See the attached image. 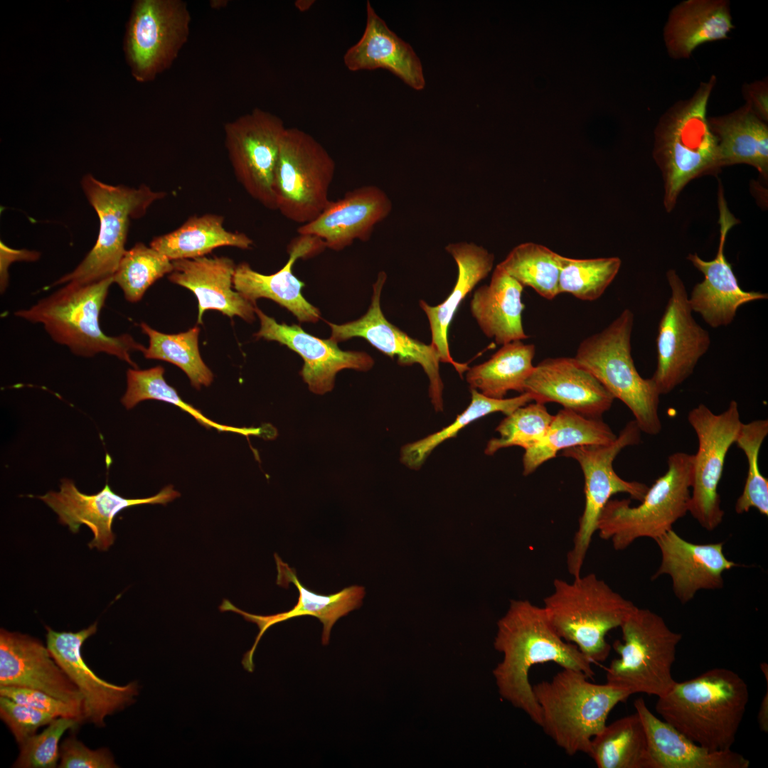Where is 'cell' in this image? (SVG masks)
Masks as SVG:
<instances>
[{
  "instance_id": "cell-1",
  "label": "cell",
  "mask_w": 768,
  "mask_h": 768,
  "mask_svg": "<svg viewBox=\"0 0 768 768\" xmlns=\"http://www.w3.org/2000/svg\"><path fill=\"white\" fill-rule=\"evenodd\" d=\"M494 648L503 658L493 671L501 696L540 726V710L528 674L535 664L553 662L592 678V662L573 644L562 639L543 607L528 600H511L497 623Z\"/></svg>"
},
{
  "instance_id": "cell-2",
  "label": "cell",
  "mask_w": 768,
  "mask_h": 768,
  "mask_svg": "<svg viewBox=\"0 0 768 768\" xmlns=\"http://www.w3.org/2000/svg\"><path fill=\"white\" fill-rule=\"evenodd\" d=\"M746 682L714 668L674 683L658 697L656 711L688 738L710 751L731 750L749 702Z\"/></svg>"
},
{
  "instance_id": "cell-3",
  "label": "cell",
  "mask_w": 768,
  "mask_h": 768,
  "mask_svg": "<svg viewBox=\"0 0 768 768\" xmlns=\"http://www.w3.org/2000/svg\"><path fill=\"white\" fill-rule=\"evenodd\" d=\"M113 283V277L86 284L68 282L14 314L31 323L42 324L55 342L67 346L75 355L90 358L104 353L137 368L130 353H144L146 348L129 334L111 336L100 328L101 309Z\"/></svg>"
},
{
  "instance_id": "cell-4",
  "label": "cell",
  "mask_w": 768,
  "mask_h": 768,
  "mask_svg": "<svg viewBox=\"0 0 768 768\" xmlns=\"http://www.w3.org/2000/svg\"><path fill=\"white\" fill-rule=\"evenodd\" d=\"M583 672L562 668L532 686L545 733L565 753L588 754L591 741L607 725L611 710L631 695L607 683L590 682Z\"/></svg>"
},
{
  "instance_id": "cell-5",
  "label": "cell",
  "mask_w": 768,
  "mask_h": 768,
  "mask_svg": "<svg viewBox=\"0 0 768 768\" xmlns=\"http://www.w3.org/2000/svg\"><path fill=\"white\" fill-rule=\"evenodd\" d=\"M553 587L543 607L553 629L592 663L604 661L612 649L607 633L620 627L636 606L594 573L572 582L555 579Z\"/></svg>"
},
{
  "instance_id": "cell-6",
  "label": "cell",
  "mask_w": 768,
  "mask_h": 768,
  "mask_svg": "<svg viewBox=\"0 0 768 768\" xmlns=\"http://www.w3.org/2000/svg\"><path fill=\"white\" fill-rule=\"evenodd\" d=\"M715 84V76L702 82L690 99L676 104L663 116L656 129L654 157L663 175L668 212L688 182L720 168L718 140L707 117Z\"/></svg>"
},
{
  "instance_id": "cell-7",
  "label": "cell",
  "mask_w": 768,
  "mask_h": 768,
  "mask_svg": "<svg viewBox=\"0 0 768 768\" xmlns=\"http://www.w3.org/2000/svg\"><path fill=\"white\" fill-rule=\"evenodd\" d=\"M634 321V313L624 309L602 331L582 341L574 358L628 407L641 432L656 435L662 429L661 395L652 378H642L635 367L631 353Z\"/></svg>"
},
{
  "instance_id": "cell-8",
  "label": "cell",
  "mask_w": 768,
  "mask_h": 768,
  "mask_svg": "<svg viewBox=\"0 0 768 768\" xmlns=\"http://www.w3.org/2000/svg\"><path fill=\"white\" fill-rule=\"evenodd\" d=\"M667 465L639 506H631L629 499H610L603 508L597 532L614 550H625L641 538L655 540L688 513L693 454L675 452L668 456Z\"/></svg>"
},
{
  "instance_id": "cell-9",
  "label": "cell",
  "mask_w": 768,
  "mask_h": 768,
  "mask_svg": "<svg viewBox=\"0 0 768 768\" xmlns=\"http://www.w3.org/2000/svg\"><path fill=\"white\" fill-rule=\"evenodd\" d=\"M619 628L622 641L612 645L619 658L607 668V683L631 695L667 693L676 683L671 668L682 634L672 631L658 614L638 607Z\"/></svg>"
},
{
  "instance_id": "cell-10",
  "label": "cell",
  "mask_w": 768,
  "mask_h": 768,
  "mask_svg": "<svg viewBox=\"0 0 768 768\" xmlns=\"http://www.w3.org/2000/svg\"><path fill=\"white\" fill-rule=\"evenodd\" d=\"M81 186L100 220L97 241L82 261L52 286L73 282L86 284L113 277L126 252L125 243L131 219L142 217L166 193L152 191L146 185L131 188L112 186L88 174Z\"/></svg>"
},
{
  "instance_id": "cell-11",
  "label": "cell",
  "mask_w": 768,
  "mask_h": 768,
  "mask_svg": "<svg viewBox=\"0 0 768 768\" xmlns=\"http://www.w3.org/2000/svg\"><path fill=\"white\" fill-rule=\"evenodd\" d=\"M336 163L314 137L286 128L274 176L277 210L301 225L314 220L331 201L329 191Z\"/></svg>"
},
{
  "instance_id": "cell-12",
  "label": "cell",
  "mask_w": 768,
  "mask_h": 768,
  "mask_svg": "<svg viewBox=\"0 0 768 768\" xmlns=\"http://www.w3.org/2000/svg\"><path fill=\"white\" fill-rule=\"evenodd\" d=\"M641 433L634 420L608 444L583 445L561 451V456L579 463L585 477V507L572 547L567 555V570L573 577L582 575L585 557L597 532L599 516L611 497L617 493H626L641 501L649 489L644 483L622 479L613 468L614 459L623 449L640 442Z\"/></svg>"
},
{
  "instance_id": "cell-13",
  "label": "cell",
  "mask_w": 768,
  "mask_h": 768,
  "mask_svg": "<svg viewBox=\"0 0 768 768\" xmlns=\"http://www.w3.org/2000/svg\"><path fill=\"white\" fill-rule=\"evenodd\" d=\"M191 22L187 4L182 0L134 1L124 50L137 81H151L172 65L188 41Z\"/></svg>"
},
{
  "instance_id": "cell-14",
  "label": "cell",
  "mask_w": 768,
  "mask_h": 768,
  "mask_svg": "<svg viewBox=\"0 0 768 768\" xmlns=\"http://www.w3.org/2000/svg\"><path fill=\"white\" fill-rule=\"evenodd\" d=\"M688 420L698 438L693 454V476L688 513L708 531L722 523L725 515L718 492L726 455L735 444L742 422L738 404L730 401L727 408L714 413L704 404L690 410Z\"/></svg>"
},
{
  "instance_id": "cell-15",
  "label": "cell",
  "mask_w": 768,
  "mask_h": 768,
  "mask_svg": "<svg viewBox=\"0 0 768 768\" xmlns=\"http://www.w3.org/2000/svg\"><path fill=\"white\" fill-rule=\"evenodd\" d=\"M286 128L279 117L260 108L224 125L225 146L238 181L272 210H277L274 171Z\"/></svg>"
},
{
  "instance_id": "cell-16",
  "label": "cell",
  "mask_w": 768,
  "mask_h": 768,
  "mask_svg": "<svg viewBox=\"0 0 768 768\" xmlns=\"http://www.w3.org/2000/svg\"><path fill=\"white\" fill-rule=\"evenodd\" d=\"M671 289L656 337L654 380L660 395L670 393L692 375L708 351L710 336L693 316L683 282L674 270L666 272Z\"/></svg>"
},
{
  "instance_id": "cell-17",
  "label": "cell",
  "mask_w": 768,
  "mask_h": 768,
  "mask_svg": "<svg viewBox=\"0 0 768 768\" xmlns=\"http://www.w3.org/2000/svg\"><path fill=\"white\" fill-rule=\"evenodd\" d=\"M386 279L385 272L378 273L370 304L363 316L343 324L327 322L331 329L330 339L338 343L354 337L363 338L381 353L393 359L397 358L400 366L419 364L429 379V395L434 409L442 412L444 385L439 373V355L432 345L412 338L385 317L380 297Z\"/></svg>"
},
{
  "instance_id": "cell-18",
  "label": "cell",
  "mask_w": 768,
  "mask_h": 768,
  "mask_svg": "<svg viewBox=\"0 0 768 768\" xmlns=\"http://www.w3.org/2000/svg\"><path fill=\"white\" fill-rule=\"evenodd\" d=\"M718 194L720 241L716 256L710 261L703 260L696 253L687 257L704 276V279L693 287L688 296L690 307L713 328L730 324L741 306L768 298L767 294L742 289L725 256L727 235L738 220L730 212L722 189Z\"/></svg>"
},
{
  "instance_id": "cell-19",
  "label": "cell",
  "mask_w": 768,
  "mask_h": 768,
  "mask_svg": "<svg viewBox=\"0 0 768 768\" xmlns=\"http://www.w3.org/2000/svg\"><path fill=\"white\" fill-rule=\"evenodd\" d=\"M97 622L77 632L56 631L46 626V646L53 658L75 684L83 698L84 720L97 727L105 725L107 716L134 702L136 681L117 686L99 678L86 664L81 649L97 631Z\"/></svg>"
},
{
  "instance_id": "cell-20",
  "label": "cell",
  "mask_w": 768,
  "mask_h": 768,
  "mask_svg": "<svg viewBox=\"0 0 768 768\" xmlns=\"http://www.w3.org/2000/svg\"><path fill=\"white\" fill-rule=\"evenodd\" d=\"M178 496L179 493L172 486H168L151 497L125 498L115 494L108 484L98 493L88 495L80 492L72 480L63 479L59 491H50L38 498L58 516L59 522L68 526L71 532L77 533L81 525L87 526L93 533L88 546L106 550L114 543L112 522L121 511L140 504H165Z\"/></svg>"
},
{
  "instance_id": "cell-21",
  "label": "cell",
  "mask_w": 768,
  "mask_h": 768,
  "mask_svg": "<svg viewBox=\"0 0 768 768\" xmlns=\"http://www.w3.org/2000/svg\"><path fill=\"white\" fill-rule=\"evenodd\" d=\"M255 314L260 321V328L254 336L277 341L298 353L304 360L300 374L314 393L331 391L336 373L343 369L366 371L374 365V360L366 352L343 351L330 338L316 337L299 325L277 322L257 306Z\"/></svg>"
},
{
  "instance_id": "cell-22",
  "label": "cell",
  "mask_w": 768,
  "mask_h": 768,
  "mask_svg": "<svg viewBox=\"0 0 768 768\" xmlns=\"http://www.w3.org/2000/svg\"><path fill=\"white\" fill-rule=\"evenodd\" d=\"M0 686L41 690L83 712L81 693L54 660L47 646L27 634L4 629L0 630Z\"/></svg>"
},
{
  "instance_id": "cell-23",
  "label": "cell",
  "mask_w": 768,
  "mask_h": 768,
  "mask_svg": "<svg viewBox=\"0 0 768 768\" xmlns=\"http://www.w3.org/2000/svg\"><path fill=\"white\" fill-rule=\"evenodd\" d=\"M661 552V563L651 580L668 575L674 595L683 604L700 590H715L724 585L722 573L738 564L723 553V543L698 544L681 537L673 529L654 540Z\"/></svg>"
},
{
  "instance_id": "cell-24",
  "label": "cell",
  "mask_w": 768,
  "mask_h": 768,
  "mask_svg": "<svg viewBox=\"0 0 768 768\" xmlns=\"http://www.w3.org/2000/svg\"><path fill=\"white\" fill-rule=\"evenodd\" d=\"M524 393L533 401L557 402L583 416L601 418L612 405L614 397L574 357L547 358L528 378Z\"/></svg>"
},
{
  "instance_id": "cell-25",
  "label": "cell",
  "mask_w": 768,
  "mask_h": 768,
  "mask_svg": "<svg viewBox=\"0 0 768 768\" xmlns=\"http://www.w3.org/2000/svg\"><path fill=\"white\" fill-rule=\"evenodd\" d=\"M392 208V201L380 188L362 186L330 201L314 220L301 225L297 231L316 235L326 247L338 251L356 240L368 241L375 226L388 216Z\"/></svg>"
},
{
  "instance_id": "cell-26",
  "label": "cell",
  "mask_w": 768,
  "mask_h": 768,
  "mask_svg": "<svg viewBox=\"0 0 768 768\" xmlns=\"http://www.w3.org/2000/svg\"><path fill=\"white\" fill-rule=\"evenodd\" d=\"M173 271L168 279L192 292L198 300L197 323H203L206 311L213 309L233 318L238 316L251 323L255 306L234 290L236 265L227 257L206 256L172 261Z\"/></svg>"
},
{
  "instance_id": "cell-27",
  "label": "cell",
  "mask_w": 768,
  "mask_h": 768,
  "mask_svg": "<svg viewBox=\"0 0 768 768\" xmlns=\"http://www.w3.org/2000/svg\"><path fill=\"white\" fill-rule=\"evenodd\" d=\"M276 560L279 572L277 583L292 582L299 591L298 602L292 609L273 615L259 616L242 612L230 604L222 605L223 611L232 609L238 612L243 615L246 620L255 623L259 627L260 632L252 647L244 655L242 660L244 668L248 672L254 671L253 656L255 649L261 637L271 626L295 617H314L323 624L321 643L327 645L331 630L336 621L360 607L365 596V588L358 585L343 588L329 595L310 591L300 582L294 569L290 568L279 558Z\"/></svg>"
},
{
  "instance_id": "cell-28",
  "label": "cell",
  "mask_w": 768,
  "mask_h": 768,
  "mask_svg": "<svg viewBox=\"0 0 768 768\" xmlns=\"http://www.w3.org/2000/svg\"><path fill=\"white\" fill-rule=\"evenodd\" d=\"M366 25L360 40L343 55L351 71L386 69L416 90H422L425 80L421 61L412 46L396 35L366 4Z\"/></svg>"
},
{
  "instance_id": "cell-29",
  "label": "cell",
  "mask_w": 768,
  "mask_h": 768,
  "mask_svg": "<svg viewBox=\"0 0 768 768\" xmlns=\"http://www.w3.org/2000/svg\"><path fill=\"white\" fill-rule=\"evenodd\" d=\"M445 250L457 265L456 284L442 303L430 306L421 299L419 304L427 317L432 338L430 344L438 352L440 362L452 365L462 378L463 373L469 367L466 363L455 361L451 356L448 329L464 299L492 270L494 255L484 247L473 242L449 243L445 247Z\"/></svg>"
},
{
  "instance_id": "cell-30",
  "label": "cell",
  "mask_w": 768,
  "mask_h": 768,
  "mask_svg": "<svg viewBox=\"0 0 768 768\" xmlns=\"http://www.w3.org/2000/svg\"><path fill=\"white\" fill-rule=\"evenodd\" d=\"M287 252V263L271 274L257 272L247 262L236 265L234 289L253 304L260 298L270 299L286 308L300 322L316 323L321 318L320 311L303 297L302 290L305 284L292 272V266L298 259L314 255V245L309 238L299 235L291 240Z\"/></svg>"
},
{
  "instance_id": "cell-31",
  "label": "cell",
  "mask_w": 768,
  "mask_h": 768,
  "mask_svg": "<svg viewBox=\"0 0 768 768\" xmlns=\"http://www.w3.org/2000/svg\"><path fill=\"white\" fill-rule=\"evenodd\" d=\"M634 705L647 737L651 768H748L750 762L732 750L710 751L656 718L641 698Z\"/></svg>"
},
{
  "instance_id": "cell-32",
  "label": "cell",
  "mask_w": 768,
  "mask_h": 768,
  "mask_svg": "<svg viewBox=\"0 0 768 768\" xmlns=\"http://www.w3.org/2000/svg\"><path fill=\"white\" fill-rule=\"evenodd\" d=\"M523 287L498 265L489 284L473 294L470 310L482 332L498 345L528 338L522 323Z\"/></svg>"
},
{
  "instance_id": "cell-33",
  "label": "cell",
  "mask_w": 768,
  "mask_h": 768,
  "mask_svg": "<svg viewBox=\"0 0 768 768\" xmlns=\"http://www.w3.org/2000/svg\"><path fill=\"white\" fill-rule=\"evenodd\" d=\"M733 28L726 1L686 0L671 11L663 38L671 56L686 58L702 44L726 38Z\"/></svg>"
},
{
  "instance_id": "cell-34",
  "label": "cell",
  "mask_w": 768,
  "mask_h": 768,
  "mask_svg": "<svg viewBox=\"0 0 768 768\" xmlns=\"http://www.w3.org/2000/svg\"><path fill=\"white\" fill-rule=\"evenodd\" d=\"M718 140L720 167L745 164L764 177L768 172V127L745 105L736 111L708 119Z\"/></svg>"
},
{
  "instance_id": "cell-35",
  "label": "cell",
  "mask_w": 768,
  "mask_h": 768,
  "mask_svg": "<svg viewBox=\"0 0 768 768\" xmlns=\"http://www.w3.org/2000/svg\"><path fill=\"white\" fill-rule=\"evenodd\" d=\"M223 223L224 218L215 213L193 215L174 230L153 238L150 247L171 261L204 257L223 246L251 247L253 241L246 234L228 230Z\"/></svg>"
},
{
  "instance_id": "cell-36",
  "label": "cell",
  "mask_w": 768,
  "mask_h": 768,
  "mask_svg": "<svg viewBox=\"0 0 768 768\" xmlns=\"http://www.w3.org/2000/svg\"><path fill=\"white\" fill-rule=\"evenodd\" d=\"M616 438L617 435L601 418L585 417L563 408L553 415L541 441L525 451L523 474H532L545 462L555 458L559 451L583 445L608 444Z\"/></svg>"
},
{
  "instance_id": "cell-37",
  "label": "cell",
  "mask_w": 768,
  "mask_h": 768,
  "mask_svg": "<svg viewBox=\"0 0 768 768\" xmlns=\"http://www.w3.org/2000/svg\"><path fill=\"white\" fill-rule=\"evenodd\" d=\"M535 346L515 341L502 346L486 361L469 368L466 380L470 389L494 399H503L510 390L524 393L532 373Z\"/></svg>"
},
{
  "instance_id": "cell-38",
  "label": "cell",
  "mask_w": 768,
  "mask_h": 768,
  "mask_svg": "<svg viewBox=\"0 0 768 768\" xmlns=\"http://www.w3.org/2000/svg\"><path fill=\"white\" fill-rule=\"evenodd\" d=\"M589 756L598 768H651L646 733L635 712L619 718L594 736Z\"/></svg>"
},
{
  "instance_id": "cell-39",
  "label": "cell",
  "mask_w": 768,
  "mask_h": 768,
  "mask_svg": "<svg viewBox=\"0 0 768 768\" xmlns=\"http://www.w3.org/2000/svg\"><path fill=\"white\" fill-rule=\"evenodd\" d=\"M471 395L469 405L457 416L453 422L438 432L402 447L400 460L406 466L415 470L419 469L437 447L456 437L459 430L471 422L497 412L508 415L518 407L533 401V397L528 393L511 398L494 399L484 395L476 390L471 389Z\"/></svg>"
},
{
  "instance_id": "cell-40",
  "label": "cell",
  "mask_w": 768,
  "mask_h": 768,
  "mask_svg": "<svg viewBox=\"0 0 768 768\" xmlns=\"http://www.w3.org/2000/svg\"><path fill=\"white\" fill-rule=\"evenodd\" d=\"M562 257L544 245L524 242L513 248L498 265L523 287L552 300L559 294Z\"/></svg>"
},
{
  "instance_id": "cell-41",
  "label": "cell",
  "mask_w": 768,
  "mask_h": 768,
  "mask_svg": "<svg viewBox=\"0 0 768 768\" xmlns=\"http://www.w3.org/2000/svg\"><path fill=\"white\" fill-rule=\"evenodd\" d=\"M140 326L149 337V346L143 353L146 358L165 361L177 366L198 390L211 384L213 374L200 355L198 326L174 334L159 332L146 323H142Z\"/></svg>"
},
{
  "instance_id": "cell-42",
  "label": "cell",
  "mask_w": 768,
  "mask_h": 768,
  "mask_svg": "<svg viewBox=\"0 0 768 768\" xmlns=\"http://www.w3.org/2000/svg\"><path fill=\"white\" fill-rule=\"evenodd\" d=\"M164 368L161 366L145 370L137 368L127 371V390L121 399L122 405L130 410L146 400H156L174 405L193 417L198 422L208 428L219 432H228L242 435H260L259 427H236L215 422L206 417L200 410L184 402L176 389L164 379Z\"/></svg>"
},
{
  "instance_id": "cell-43",
  "label": "cell",
  "mask_w": 768,
  "mask_h": 768,
  "mask_svg": "<svg viewBox=\"0 0 768 768\" xmlns=\"http://www.w3.org/2000/svg\"><path fill=\"white\" fill-rule=\"evenodd\" d=\"M174 270L172 261L151 247L137 242L126 250L113 275L124 293L132 303L142 299L148 288Z\"/></svg>"
},
{
  "instance_id": "cell-44",
  "label": "cell",
  "mask_w": 768,
  "mask_h": 768,
  "mask_svg": "<svg viewBox=\"0 0 768 768\" xmlns=\"http://www.w3.org/2000/svg\"><path fill=\"white\" fill-rule=\"evenodd\" d=\"M621 264L617 257L574 259L562 256L559 294L569 293L582 301H594L614 280Z\"/></svg>"
},
{
  "instance_id": "cell-45",
  "label": "cell",
  "mask_w": 768,
  "mask_h": 768,
  "mask_svg": "<svg viewBox=\"0 0 768 768\" xmlns=\"http://www.w3.org/2000/svg\"><path fill=\"white\" fill-rule=\"evenodd\" d=\"M767 434V420L741 424L735 444L744 452L748 471L743 491L735 506L738 514L754 508L761 514L768 516V480L761 474L759 466L760 448Z\"/></svg>"
},
{
  "instance_id": "cell-46",
  "label": "cell",
  "mask_w": 768,
  "mask_h": 768,
  "mask_svg": "<svg viewBox=\"0 0 768 768\" xmlns=\"http://www.w3.org/2000/svg\"><path fill=\"white\" fill-rule=\"evenodd\" d=\"M553 418L545 404L535 402L518 407L497 426L499 437L488 442L484 453L491 456L501 449L513 446L525 451L533 448L543 438Z\"/></svg>"
},
{
  "instance_id": "cell-47",
  "label": "cell",
  "mask_w": 768,
  "mask_h": 768,
  "mask_svg": "<svg viewBox=\"0 0 768 768\" xmlns=\"http://www.w3.org/2000/svg\"><path fill=\"white\" fill-rule=\"evenodd\" d=\"M80 722L70 718H56L43 732L35 734L19 745L20 752L15 768H55L60 759V740L64 732Z\"/></svg>"
},
{
  "instance_id": "cell-48",
  "label": "cell",
  "mask_w": 768,
  "mask_h": 768,
  "mask_svg": "<svg viewBox=\"0 0 768 768\" xmlns=\"http://www.w3.org/2000/svg\"><path fill=\"white\" fill-rule=\"evenodd\" d=\"M0 716L20 745L56 717L0 695Z\"/></svg>"
},
{
  "instance_id": "cell-49",
  "label": "cell",
  "mask_w": 768,
  "mask_h": 768,
  "mask_svg": "<svg viewBox=\"0 0 768 768\" xmlns=\"http://www.w3.org/2000/svg\"><path fill=\"white\" fill-rule=\"evenodd\" d=\"M0 695L46 713L56 718L84 721L82 710L41 690L14 686H0Z\"/></svg>"
},
{
  "instance_id": "cell-50",
  "label": "cell",
  "mask_w": 768,
  "mask_h": 768,
  "mask_svg": "<svg viewBox=\"0 0 768 768\" xmlns=\"http://www.w3.org/2000/svg\"><path fill=\"white\" fill-rule=\"evenodd\" d=\"M60 768H116L110 751L107 748L96 750L87 747L74 736L60 745Z\"/></svg>"
},
{
  "instance_id": "cell-51",
  "label": "cell",
  "mask_w": 768,
  "mask_h": 768,
  "mask_svg": "<svg viewBox=\"0 0 768 768\" xmlns=\"http://www.w3.org/2000/svg\"><path fill=\"white\" fill-rule=\"evenodd\" d=\"M40 253L34 250L25 249L16 250L6 246L2 241L0 243V289L3 293L9 284V267L16 261H36Z\"/></svg>"
},
{
  "instance_id": "cell-52",
  "label": "cell",
  "mask_w": 768,
  "mask_h": 768,
  "mask_svg": "<svg viewBox=\"0 0 768 768\" xmlns=\"http://www.w3.org/2000/svg\"><path fill=\"white\" fill-rule=\"evenodd\" d=\"M746 105L763 121L768 118V92L767 83L755 82L744 88Z\"/></svg>"
},
{
  "instance_id": "cell-53",
  "label": "cell",
  "mask_w": 768,
  "mask_h": 768,
  "mask_svg": "<svg viewBox=\"0 0 768 768\" xmlns=\"http://www.w3.org/2000/svg\"><path fill=\"white\" fill-rule=\"evenodd\" d=\"M760 668L766 678L767 690L759 705L757 715V721L760 730L764 732H768V667L767 664L762 663Z\"/></svg>"
},
{
  "instance_id": "cell-54",
  "label": "cell",
  "mask_w": 768,
  "mask_h": 768,
  "mask_svg": "<svg viewBox=\"0 0 768 768\" xmlns=\"http://www.w3.org/2000/svg\"><path fill=\"white\" fill-rule=\"evenodd\" d=\"M313 2V1H297L295 5L300 11H303L310 8Z\"/></svg>"
}]
</instances>
